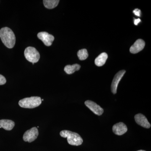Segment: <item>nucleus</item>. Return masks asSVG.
Returning a JSON list of instances; mask_svg holds the SVG:
<instances>
[{
  "label": "nucleus",
  "instance_id": "obj_5",
  "mask_svg": "<svg viewBox=\"0 0 151 151\" xmlns=\"http://www.w3.org/2000/svg\"><path fill=\"white\" fill-rule=\"evenodd\" d=\"M39 135L38 130L36 127H33L25 132L23 135L24 141L31 143L35 140Z\"/></svg>",
  "mask_w": 151,
  "mask_h": 151
},
{
  "label": "nucleus",
  "instance_id": "obj_13",
  "mask_svg": "<svg viewBox=\"0 0 151 151\" xmlns=\"http://www.w3.org/2000/svg\"><path fill=\"white\" fill-rule=\"evenodd\" d=\"M108 55L105 52L101 53L95 60V65L98 66H102L105 64L108 59Z\"/></svg>",
  "mask_w": 151,
  "mask_h": 151
},
{
  "label": "nucleus",
  "instance_id": "obj_4",
  "mask_svg": "<svg viewBox=\"0 0 151 151\" xmlns=\"http://www.w3.org/2000/svg\"><path fill=\"white\" fill-rule=\"evenodd\" d=\"M25 57L28 61L32 63H37L40 58V54L35 47H28L25 50Z\"/></svg>",
  "mask_w": 151,
  "mask_h": 151
},
{
  "label": "nucleus",
  "instance_id": "obj_11",
  "mask_svg": "<svg viewBox=\"0 0 151 151\" xmlns=\"http://www.w3.org/2000/svg\"><path fill=\"white\" fill-rule=\"evenodd\" d=\"M128 128L123 122L117 123L113 127V131L115 134L121 136L127 132Z\"/></svg>",
  "mask_w": 151,
  "mask_h": 151
},
{
  "label": "nucleus",
  "instance_id": "obj_20",
  "mask_svg": "<svg viewBox=\"0 0 151 151\" xmlns=\"http://www.w3.org/2000/svg\"><path fill=\"white\" fill-rule=\"evenodd\" d=\"M146 151L143 150H138V151Z\"/></svg>",
  "mask_w": 151,
  "mask_h": 151
},
{
  "label": "nucleus",
  "instance_id": "obj_19",
  "mask_svg": "<svg viewBox=\"0 0 151 151\" xmlns=\"http://www.w3.org/2000/svg\"><path fill=\"white\" fill-rule=\"evenodd\" d=\"M141 22V20L139 19H135L134 21V24L137 25Z\"/></svg>",
  "mask_w": 151,
  "mask_h": 151
},
{
  "label": "nucleus",
  "instance_id": "obj_10",
  "mask_svg": "<svg viewBox=\"0 0 151 151\" xmlns=\"http://www.w3.org/2000/svg\"><path fill=\"white\" fill-rule=\"evenodd\" d=\"M145 43L143 40L141 39H138L130 47V52L133 54L138 53L142 50L145 47Z\"/></svg>",
  "mask_w": 151,
  "mask_h": 151
},
{
  "label": "nucleus",
  "instance_id": "obj_15",
  "mask_svg": "<svg viewBox=\"0 0 151 151\" xmlns=\"http://www.w3.org/2000/svg\"><path fill=\"white\" fill-rule=\"evenodd\" d=\"M60 1L58 0H44V5L46 8L52 9L58 5Z\"/></svg>",
  "mask_w": 151,
  "mask_h": 151
},
{
  "label": "nucleus",
  "instance_id": "obj_18",
  "mask_svg": "<svg viewBox=\"0 0 151 151\" xmlns=\"http://www.w3.org/2000/svg\"><path fill=\"white\" fill-rule=\"evenodd\" d=\"M133 12L136 15L139 17L140 16L141 11L140 10L138 9H136L133 11Z\"/></svg>",
  "mask_w": 151,
  "mask_h": 151
},
{
  "label": "nucleus",
  "instance_id": "obj_8",
  "mask_svg": "<svg viewBox=\"0 0 151 151\" xmlns=\"http://www.w3.org/2000/svg\"><path fill=\"white\" fill-rule=\"evenodd\" d=\"M85 105L86 107L93 112L94 114L97 116H101L103 114L104 110L101 108L100 105H97V103H94L93 101L91 100H87L85 101Z\"/></svg>",
  "mask_w": 151,
  "mask_h": 151
},
{
  "label": "nucleus",
  "instance_id": "obj_3",
  "mask_svg": "<svg viewBox=\"0 0 151 151\" xmlns=\"http://www.w3.org/2000/svg\"><path fill=\"white\" fill-rule=\"evenodd\" d=\"M41 103L42 100L40 97H31L19 100V105L22 108L32 109L38 107Z\"/></svg>",
  "mask_w": 151,
  "mask_h": 151
},
{
  "label": "nucleus",
  "instance_id": "obj_1",
  "mask_svg": "<svg viewBox=\"0 0 151 151\" xmlns=\"http://www.w3.org/2000/svg\"><path fill=\"white\" fill-rule=\"evenodd\" d=\"M0 38L7 47L12 48L14 46L16 37L13 31L9 28L3 27L0 30Z\"/></svg>",
  "mask_w": 151,
  "mask_h": 151
},
{
  "label": "nucleus",
  "instance_id": "obj_12",
  "mask_svg": "<svg viewBox=\"0 0 151 151\" xmlns=\"http://www.w3.org/2000/svg\"><path fill=\"white\" fill-rule=\"evenodd\" d=\"M15 123L13 121L7 119L0 120V128H3L7 131H11L13 129Z\"/></svg>",
  "mask_w": 151,
  "mask_h": 151
},
{
  "label": "nucleus",
  "instance_id": "obj_17",
  "mask_svg": "<svg viewBox=\"0 0 151 151\" xmlns=\"http://www.w3.org/2000/svg\"><path fill=\"white\" fill-rule=\"evenodd\" d=\"M6 82V80L5 77L0 74V85L5 84Z\"/></svg>",
  "mask_w": 151,
  "mask_h": 151
},
{
  "label": "nucleus",
  "instance_id": "obj_14",
  "mask_svg": "<svg viewBox=\"0 0 151 151\" xmlns=\"http://www.w3.org/2000/svg\"><path fill=\"white\" fill-rule=\"evenodd\" d=\"M81 66L79 64H75L72 65H66L64 68V70L65 73L68 74H71L74 73L75 71L80 69Z\"/></svg>",
  "mask_w": 151,
  "mask_h": 151
},
{
  "label": "nucleus",
  "instance_id": "obj_7",
  "mask_svg": "<svg viewBox=\"0 0 151 151\" xmlns=\"http://www.w3.org/2000/svg\"><path fill=\"white\" fill-rule=\"evenodd\" d=\"M126 73V70H120L116 73L114 76L112 84H111V91L113 94L117 93V89L120 81Z\"/></svg>",
  "mask_w": 151,
  "mask_h": 151
},
{
  "label": "nucleus",
  "instance_id": "obj_2",
  "mask_svg": "<svg viewBox=\"0 0 151 151\" xmlns=\"http://www.w3.org/2000/svg\"><path fill=\"white\" fill-rule=\"evenodd\" d=\"M60 134L62 137L67 138L68 142L71 145L79 146L83 143V139L81 136L75 132L63 130L60 132Z\"/></svg>",
  "mask_w": 151,
  "mask_h": 151
},
{
  "label": "nucleus",
  "instance_id": "obj_9",
  "mask_svg": "<svg viewBox=\"0 0 151 151\" xmlns=\"http://www.w3.org/2000/svg\"><path fill=\"white\" fill-rule=\"evenodd\" d=\"M135 122L141 127L149 129L151 127V124L148 121L145 116L143 114L139 113L135 115L134 117Z\"/></svg>",
  "mask_w": 151,
  "mask_h": 151
},
{
  "label": "nucleus",
  "instance_id": "obj_16",
  "mask_svg": "<svg viewBox=\"0 0 151 151\" xmlns=\"http://www.w3.org/2000/svg\"><path fill=\"white\" fill-rule=\"evenodd\" d=\"M77 55L79 60H81L86 59L88 57V53L86 49H82L78 50Z\"/></svg>",
  "mask_w": 151,
  "mask_h": 151
},
{
  "label": "nucleus",
  "instance_id": "obj_6",
  "mask_svg": "<svg viewBox=\"0 0 151 151\" xmlns=\"http://www.w3.org/2000/svg\"><path fill=\"white\" fill-rule=\"evenodd\" d=\"M37 37L47 46H51L52 42L54 40V37L53 35L49 34L48 33L42 32L38 33Z\"/></svg>",
  "mask_w": 151,
  "mask_h": 151
}]
</instances>
